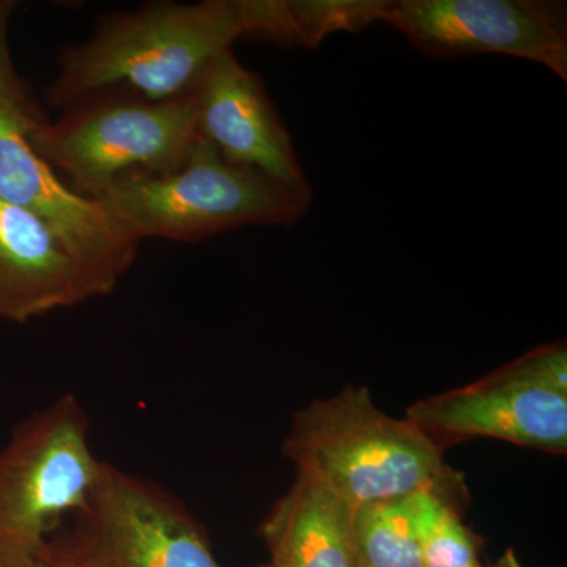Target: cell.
I'll use <instances>...</instances> for the list:
<instances>
[{"label": "cell", "instance_id": "obj_7", "mask_svg": "<svg viewBox=\"0 0 567 567\" xmlns=\"http://www.w3.org/2000/svg\"><path fill=\"white\" fill-rule=\"evenodd\" d=\"M61 535L80 567H221L177 496L107 462Z\"/></svg>", "mask_w": 567, "mask_h": 567}, {"label": "cell", "instance_id": "obj_12", "mask_svg": "<svg viewBox=\"0 0 567 567\" xmlns=\"http://www.w3.org/2000/svg\"><path fill=\"white\" fill-rule=\"evenodd\" d=\"M354 514L316 477L297 472L292 486L260 524L271 567H357Z\"/></svg>", "mask_w": 567, "mask_h": 567}, {"label": "cell", "instance_id": "obj_9", "mask_svg": "<svg viewBox=\"0 0 567 567\" xmlns=\"http://www.w3.org/2000/svg\"><path fill=\"white\" fill-rule=\"evenodd\" d=\"M25 134L20 123L0 112V200L51 226L110 295L132 267L140 244L96 200L74 193L37 155Z\"/></svg>", "mask_w": 567, "mask_h": 567}, {"label": "cell", "instance_id": "obj_17", "mask_svg": "<svg viewBox=\"0 0 567 567\" xmlns=\"http://www.w3.org/2000/svg\"><path fill=\"white\" fill-rule=\"evenodd\" d=\"M0 567H80V565L59 532L39 551L21 555V557L0 558Z\"/></svg>", "mask_w": 567, "mask_h": 567}, {"label": "cell", "instance_id": "obj_10", "mask_svg": "<svg viewBox=\"0 0 567 567\" xmlns=\"http://www.w3.org/2000/svg\"><path fill=\"white\" fill-rule=\"evenodd\" d=\"M197 132L227 163L267 175L311 205L312 192L289 130L262 80L224 51L193 91Z\"/></svg>", "mask_w": 567, "mask_h": 567}, {"label": "cell", "instance_id": "obj_19", "mask_svg": "<svg viewBox=\"0 0 567 567\" xmlns=\"http://www.w3.org/2000/svg\"><path fill=\"white\" fill-rule=\"evenodd\" d=\"M257 567H271V566L268 565V563H265V565H260V566H257Z\"/></svg>", "mask_w": 567, "mask_h": 567}, {"label": "cell", "instance_id": "obj_5", "mask_svg": "<svg viewBox=\"0 0 567 567\" xmlns=\"http://www.w3.org/2000/svg\"><path fill=\"white\" fill-rule=\"evenodd\" d=\"M102 466L76 395L63 394L21 421L0 450V558L47 546L85 505Z\"/></svg>", "mask_w": 567, "mask_h": 567}, {"label": "cell", "instance_id": "obj_16", "mask_svg": "<svg viewBox=\"0 0 567 567\" xmlns=\"http://www.w3.org/2000/svg\"><path fill=\"white\" fill-rule=\"evenodd\" d=\"M13 9V2H0V112L20 123L24 132L31 134L48 121L43 111L25 91L11 63L7 44V22Z\"/></svg>", "mask_w": 567, "mask_h": 567}, {"label": "cell", "instance_id": "obj_1", "mask_svg": "<svg viewBox=\"0 0 567 567\" xmlns=\"http://www.w3.org/2000/svg\"><path fill=\"white\" fill-rule=\"evenodd\" d=\"M244 33L240 0L152 3L118 14L91 40L65 48L48 102L65 111L117 91L147 102L185 99Z\"/></svg>", "mask_w": 567, "mask_h": 567}, {"label": "cell", "instance_id": "obj_2", "mask_svg": "<svg viewBox=\"0 0 567 567\" xmlns=\"http://www.w3.org/2000/svg\"><path fill=\"white\" fill-rule=\"evenodd\" d=\"M284 456L354 507L431 492L454 507L464 477L412 421L380 410L365 386L346 385L295 412Z\"/></svg>", "mask_w": 567, "mask_h": 567}, {"label": "cell", "instance_id": "obj_6", "mask_svg": "<svg viewBox=\"0 0 567 567\" xmlns=\"http://www.w3.org/2000/svg\"><path fill=\"white\" fill-rule=\"evenodd\" d=\"M405 417L442 451L470 439H495L565 456L567 347H536L475 383L421 399Z\"/></svg>", "mask_w": 567, "mask_h": 567}, {"label": "cell", "instance_id": "obj_18", "mask_svg": "<svg viewBox=\"0 0 567 567\" xmlns=\"http://www.w3.org/2000/svg\"><path fill=\"white\" fill-rule=\"evenodd\" d=\"M480 567H483V566H480ZM491 567H520V565H518V561H517L516 557H514L513 551H507L505 557L499 559V561L496 563V565L491 566Z\"/></svg>", "mask_w": 567, "mask_h": 567}, {"label": "cell", "instance_id": "obj_4", "mask_svg": "<svg viewBox=\"0 0 567 567\" xmlns=\"http://www.w3.org/2000/svg\"><path fill=\"white\" fill-rule=\"evenodd\" d=\"M25 137L54 173L65 175L74 193L96 199L122 175L177 169L199 132L193 93L169 102L103 93Z\"/></svg>", "mask_w": 567, "mask_h": 567}, {"label": "cell", "instance_id": "obj_13", "mask_svg": "<svg viewBox=\"0 0 567 567\" xmlns=\"http://www.w3.org/2000/svg\"><path fill=\"white\" fill-rule=\"evenodd\" d=\"M385 0H246L245 39L315 50L338 32L358 33L380 22Z\"/></svg>", "mask_w": 567, "mask_h": 567}, {"label": "cell", "instance_id": "obj_3", "mask_svg": "<svg viewBox=\"0 0 567 567\" xmlns=\"http://www.w3.org/2000/svg\"><path fill=\"white\" fill-rule=\"evenodd\" d=\"M93 200L137 244H197L245 226H290L309 208L267 175L227 163L200 134L177 169L122 175Z\"/></svg>", "mask_w": 567, "mask_h": 567}, {"label": "cell", "instance_id": "obj_11", "mask_svg": "<svg viewBox=\"0 0 567 567\" xmlns=\"http://www.w3.org/2000/svg\"><path fill=\"white\" fill-rule=\"evenodd\" d=\"M99 297L102 286L61 235L0 200V320L25 323Z\"/></svg>", "mask_w": 567, "mask_h": 567}, {"label": "cell", "instance_id": "obj_15", "mask_svg": "<svg viewBox=\"0 0 567 567\" xmlns=\"http://www.w3.org/2000/svg\"><path fill=\"white\" fill-rule=\"evenodd\" d=\"M416 527L423 567H480V537L457 507L431 492L416 494Z\"/></svg>", "mask_w": 567, "mask_h": 567}, {"label": "cell", "instance_id": "obj_14", "mask_svg": "<svg viewBox=\"0 0 567 567\" xmlns=\"http://www.w3.org/2000/svg\"><path fill=\"white\" fill-rule=\"evenodd\" d=\"M357 567H423L416 527V494L357 507Z\"/></svg>", "mask_w": 567, "mask_h": 567}, {"label": "cell", "instance_id": "obj_8", "mask_svg": "<svg viewBox=\"0 0 567 567\" xmlns=\"http://www.w3.org/2000/svg\"><path fill=\"white\" fill-rule=\"evenodd\" d=\"M380 22L439 59L503 54L567 81L565 2L551 0H385Z\"/></svg>", "mask_w": 567, "mask_h": 567}]
</instances>
